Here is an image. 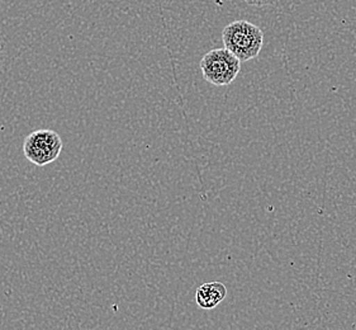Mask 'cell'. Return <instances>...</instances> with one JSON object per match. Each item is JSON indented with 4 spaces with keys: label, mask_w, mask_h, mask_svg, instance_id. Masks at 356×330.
<instances>
[{
    "label": "cell",
    "mask_w": 356,
    "mask_h": 330,
    "mask_svg": "<svg viewBox=\"0 0 356 330\" xmlns=\"http://www.w3.org/2000/svg\"><path fill=\"white\" fill-rule=\"evenodd\" d=\"M222 42L241 63L250 61L257 58L263 49V31L249 21L231 22L223 29Z\"/></svg>",
    "instance_id": "1"
},
{
    "label": "cell",
    "mask_w": 356,
    "mask_h": 330,
    "mask_svg": "<svg viewBox=\"0 0 356 330\" xmlns=\"http://www.w3.org/2000/svg\"><path fill=\"white\" fill-rule=\"evenodd\" d=\"M200 70L203 78L216 86H229L241 70V61L227 49H213L208 51L200 60Z\"/></svg>",
    "instance_id": "2"
},
{
    "label": "cell",
    "mask_w": 356,
    "mask_h": 330,
    "mask_svg": "<svg viewBox=\"0 0 356 330\" xmlns=\"http://www.w3.org/2000/svg\"><path fill=\"white\" fill-rule=\"evenodd\" d=\"M63 150V140L54 129H36L26 137L23 152L26 159L37 166L54 163Z\"/></svg>",
    "instance_id": "3"
},
{
    "label": "cell",
    "mask_w": 356,
    "mask_h": 330,
    "mask_svg": "<svg viewBox=\"0 0 356 330\" xmlns=\"http://www.w3.org/2000/svg\"><path fill=\"white\" fill-rule=\"evenodd\" d=\"M227 296V288L222 282H208L200 285L195 292V301L200 309L212 310Z\"/></svg>",
    "instance_id": "4"
},
{
    "label": "cell",
    "mask_w": 356,
    "mask_h": 330,
    "mask_svg": "<svg viewBox=\"0 0 356 330\" xmlns=\"http://www.w3.org/2000/svg\"><path fill=\"white\" fill-rule=\"evenodd\" d=\"M243 1L252 7H264V6L270 4L273 0H243Z\"/></svg>",
    "instance_id": "5"
}]
</instances>
